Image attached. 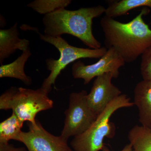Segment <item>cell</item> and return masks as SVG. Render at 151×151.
I'll return each mask as SVG.
<instances>
[{
    "label": "cell",
    "mask_w": 151,
    "mask_h": 151,
    "mask_svg": "<svg viewBox=\"0 0 151 151\" xmlns=\"http://www.w3.org/2000/svg\"><path fill=\"white\" fill-rule=\"evenodd\" d=\"M143 8L134 18L123 23L105 16L100 21L104 34L105 47L112 48L126 63L134 62L151 46V29L143 17L150 13Z\"/></svg>",
    "instance_id": "obj_1"
},
{
    "label": "cell",
    "mask_w": 151,
    "mask_h": 151,
    "mask_svg": "<svg viewBox=\"0 0 151 151\" xmlns=\"http://www.w3.org/2000/svg\"><path fill=\"white\" fill-rule=\"evenodd\" d=\"M104 6L81 8L76 10L62 9L45 15L42 19L44 34L50 36L61 37L69 34L77 37L92 49L102 47L92 32L93 20L105 13Z\"/></svg>",
    "instance_id": "obj_2"
},
{
    "label": "cell",
    "mask_w": 151,
    "mask_h": 151,
    "mask_svg": "<svg viewBox=\"0 0 151 151\" xmlns=\"http://www.w3.org/2000/svg\"><path fill=\"white\" fill-rule=\"evenodd\" d=\"M134 106L127 94H121L98 115L87 131L73 137L70 143L71 148L73 151H102L105 145L104 139H112L116 134V126L110 121L111 116L121 108Z\"/></svg>",
    "instance_id": "obj_3"
},
{
    "label": "cell",
    "mask_w": 151,
    "mask_h": 151,
    "mask_svg": "<svg viewBox=\"0 0 151 151\" xmlns=\"http://www.w3.org/2000/svg\"><path fill=\"white\" fill-rule=\"evenodd\" d=\"M48 94L41 87L33 89L12 86L0 96V109L12 110L24 123L27 121L35 124L38 113L53 107Z\"/></svg>",
    "instance_id": "obj_4"
},
{
    "label": "cell",
    "mask_w": 151,
    "mask_h": 151,
    "mask_svg": "<svg viewBox=\"0 0 151 151\" xmlns=\"http://www.w3.org/2000/svg\"><path fill=\"white\" fill-rule=\"evenodd\" d=\"M32 29L37 33L42 40L56 47L60 53L58 59L47 58L45 60L47 68L50 73L44 80L41 88L49 93L52 85L61 71L71 63L81 58L97 59L101 58L106 53L108 49L105 47L98 49L81 48L70 45L61 37L50 36L40 33L37 28Z\"/></svg>",
    "instance_id": "obj_5"
},
{
    "label": "cell",
    "mask_w": 151,
    "mask_h": 151,
    "mask_svg": "<svg viewBox=\"0 0 151 151\" xmlns=\"http://www.w3.org/2000/svg\"><path fill=\"white\" fill-rule=\"evenodd\" d=\"M86 90L70 93L69 105L65 112L64 126L60 136L66 140L77 137L87 131L97 116L89 107Z\"/></svg>",
    "instance_id": "obj_6"
},
{
    "label": "cell",
    "mask_w": 151,
    "mask_h": 151,
    "mask_svg": "<svg viewBox=\"0 0 151 151\" xmlns=\"http://www.w3.org/2000/svg\"><path fill=\"white\" fill-rule=\"evenodd\" d=\"M125 63L114 49L108 48L106 53L94 64L86 65L81 61L73 63L71 68L72 75L76 79H83L84 84H89L95 77L106 73H112L113 78H116L120 74L119 69Z\"/></svg>",
    "instance_id": "obj_7"
},
{
    "label": "cell",
    "mask_w": 151,
    "mask_h": 151,
    "mask_svg": "<svg viewBox=\"0 0 151 151\" xmlns=\"http://www.w3.org/2000/svg\"><path fill=\"white\" fill-rule=\"evenodd\" d=\"M28 127L29 131L22 132L18 141L24 144L28 151H73L67 140L50 134L38 120L35 124L29 123Z\"/></svg>",
    "instance_id": "obj_8"
},
{
    "label": "cell",
    "mask_w": 151,
    "mask_h": 151,
    "mask_svg": "<svg viewBox=\"0 0 151 151\" xmlns=\"http://www.w3.org/2000/svg\"><path fill=\"white\" fill-rule=\"evenodd\" d=\"M113 78V75L110 73L96 77L91 91L87 94L88 105L97 116L122 94L120 89L112 83Z\"/></svg>",
    "instance_id": "obj_9"
},
{
    "label": "cell",
    "mask_w": 151,
    "mask_h": 151,
    "mask_svg": "<svg viewBox=\"0 0 151 151\" xmlns=\"http://www.w3.org/2000/svg\"><path fill=\"white\" fill-rule=\"evenodd\" d=\"M17 23L7 29H0V63L17 50L24 51L29 47V41L19 37Z\"/></svg>",
    "instance_id": "obj_10"
},
{
    "label": "cell",
    "mask_w": 151,
    "mask_h": 151,
    "mask_svg": "<svg viewBox=\"0 0 151 151\" xmlns=\"http://www.w3.org/2000/svg\"><path fill=\"white\" fill-rule=\"evenodd\" d=\"M134 104L139 111V122L151 129V81L143 80L134 89Z\"/></svg>",
    "instance_id": "obj_11"
},
{
    "label": "cell",
    "mask_w": 151,
    "mask_h": 151,
    "mask_svg": "<svg viewBox=\"0 0 151 151\" xmlns=\"http://www.w3.org/2000/svg\"><path fill=\"white\" fill-rule=\"evenodd\" d=\"M30 48L22 51V53L13 62L6 65H1L0 66V78H16L22 81L27 86L32 83V79L26 74L24 67L28 60L31 56Z\"/></svg>",
    "instance_id": "obj_12"
},
{
    "label": "cell",
    "mask_w": 151,
    "mask_h": 151,
    "mask_svg": "<svg viewBox=\"0 0 151 151\" xmlns=\"http://www.w3.org/2000/svg\"><path fill=\"white\" fill-rule=\"evenodd\" d=\"M105 16L109 17H121L129 11L139 7L149 8L151 12V0H117L109 1Z\"/></svg>",
    "instance_id": "obj_13"
},
{
    "label": "cell",
    "mask_w": 151,
    "mask_h": 151,
    "mask_svg": "<svg viewBox=\"0 0 151 151\" xmlns=\"http://www.w3.org/2000/svg\"><path fill=\"white\" fill-rule=\"evenodd\" d=\"M128 139L134 151H151V129L136 125L128 133Z\"/></svg>",
    "instance_id": "obj_14"
},
{
    "label": "cell",
    "mask_w": 151,
    "mask_h": 151,
    "mask_svg": "<svg viewBox=\"0 0 151 151\" xmlns=\"http://www.w3.org/2000/svg\"><path fill=\"white\" fill-rule=\"evenodd\" d=\"M24 122L17 116L12 114L7 119L0 123V143H8L11 140L19 141L22 131Z\"/></svg>",
    "instance_id": "obj_15"
},
{
    "label": "cell",
    "mask_w": 151,
    "mask_h": 151,
    "mask_svg": "<svg viewBox=\"0 0 151 151\" xmlns=\"http://www.w3.org/2000/svg\"><path fill=\"white\" fill-rule=\"evenodd\" d=\"M72 2L71 0H35L28 4V7L40 14H48L62 9H65Z\"/></svg>",
    "instance_id": "obj_16"
},
{
    "label": "cell",
    "mask_w": 151,
    "mask_h": 151,
    "mask_svg": "<svg viewBox=\"0 0 151 151\" xmlns=\"http://www.w3.org/2000/svg\"><path fill=\"white\" fill-rule=\"evenodd\" d=\"M141 56L140 71L143 80L151 81V46Z\"/></svg>",
    "instance_id": "obj_17"
},
{
    "label": "cell",
    "mask_w": 151,
    "mask_h": 151,
    "mask_svg": "<svg viewBox=\"0 0 151 151\" xmlns=\"http://www.w3.org/2000/svg\"><path fill=\"white\" fill-rule=\"evenodd\" d=\"M0 151H28L24 147H16L8 143H0Z\"/></svg>",
    "instance_id": "obj_18"
},
{
    "label": "cell",
    "mask_w": 151,
    "mask_h": 151,
    "mask_svg": "<svg viewBox=\"0 0 151 151\" xmlns=\"http://www.w3.org/2000/svg\"><path fill=\"white\" fill-rule=\"evenodd\" d=\"M102 151H111L110 149H109L108 147L106 146H104L103 147V149H102ZM120 151H134L133 150V147H132V145L130 143L129 144H127L125 147H124V148L122 149Z\"/></svg>",
    "instance_id": "obj_19"
}]
</instances>
